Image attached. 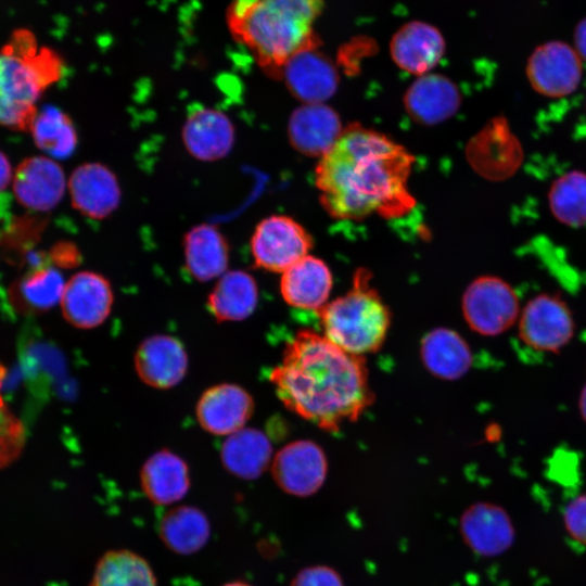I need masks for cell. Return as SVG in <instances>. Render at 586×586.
<instances>
[{
  "label": "cell",
  "mask_w": 586,
  "mask_h": 586,
  "mask_svg": "<svg viewBox=\"0 0 586 586\" xmlns=\"http://www.w3.org/2000/svg\"><path fill=\"white\" fill-rule=\"evenodd\" d=\"M412 163V155L386 136L351 126L317 165L320 202L340 219L374 213L397 217L413 205L407 189Z\"/></svg>",
  "instance_id": "7a4b0ae2"
},
{
  "label": "cell",
  "mask_w": 586,
  "mask_h": 586,
  "mask_svg": "<svg viewBox=\"0 0 586 586\" xmlns=\"http://www.w3.org/2000/svg\"><path fill=\"white\" fill-rule=\"evenodd\" d=\"M405 107L422 125H436L451 117L460 106L457 86L441 74H424L406 91Z\"/></svg>",
  "instance_id": "7402d4cb"
},
{
  "label": "cell",
  "mask_w": 586,
  "mask_h": 586,
  "mask_svg": "<svg viewBox=\"0 0 586 586\" xmlns=\"http://www.w3.org/2000/svg\"><path fill=\"white\" fill-rule=\"evenodd\" d=\"M220 459L229 473L243 480H255L272 461V445L263 431L244 426L224 441Z\"/></svg>",
  "instance_id": "484cf974"
},
{
  "label": "cell",
  "mask_w": 586,
  "mask_h": 586,
  "mask_svg": "<svg viewBox=\"0 0 586 586\" xmlns=\"http://www.w3.org/2000/svg\"><path fill=\"white\" fill-rule=\"evenodd\" d=\"M13 171L9 158L0 150V193L12 182Z\"/></svg>",
  "instance_id": "74e56055"
},
{
  "label": "cell",
  "mask_w": 586,
  "mask_h": 586,
  "mask_svg": "<svg viewBox=\"0 0 586 586\" xmlns=\"http://www.w3.org/2000/svg\"><path fill=\"white\" fill-rule=\"evenodd\" d=\"M222 586H252V585L246 584L244 582L237 581V582L227 583Z\"/></svg>",
  "instance_id": "60d3db41"
},
{
  "label": "cell",
  "mask_w": 586,
  "mask_h": 586,
  "mask_svg": "<svg viewBox=\"0 0 586 586\" xmlns=\"http://www.w3.org/2000/svg\"><path fill=\"white\" fill-rule=\"evenodd\" d=\"M28 131L36 146L53 160L69 157L77 146V132L72 119L55 106L38 110Z\"/></svg>",
  "instance_id": "f546056e"
},
{
  "label": "cell",
  "mask_w": 586,
  "mask_h": 586,
  "mask_svg": "<svg viewBox=\"0 0 586 586\" xmlns=\"http://www.w3.org/2000/svg\"><path fill=\"white\" fill-rule=\"evenodd\" d=\"M562 519L568 535L574 542L586 546V493L568 502Z\"/></svg>",
  "instance_id": "e575fe53"
},
{
  "label": "cell",
  "mask_w": 586,
  "mask_h": 586,
  "mask_svg": "<svg viewBox=\"0 0 586 586\" xmlns=\"http://www.w3.org/2000/svg\"><path fill=\"white\" fill-rule=\"evenodd\" d=\"M140 484L155 505L167 506L182 499L191 484L187 462L166 448L151 455L140 470Z\"/></svg>",
  "instance_id": "603a6c76"
},
{
  "label": "cell",
  "mask_w": 586,
  "mask_h": 586,
  "mask_svg": "<svg viewBox=\"0 0 586 586\" xmlns=\"http://www.w3.org/2000/svg\"><path fill=\"white\" fill-rule=\"evenodd\" d=\"M461 308L469 328L485 336L504 333L520 316L514 290L495 276L474 279L463 293Z\"/></svg>",
  "instance_id": "8992f818"
},
{
  "label": "cell",
  "mask_w": 586,
  "mask_h": 586,
  "mask_svg": "<svg viewBox=\"0 0 586 586\" xmlns=\"http://www.w3.org/2000/svg\"><path fill=\"white\" fill-rule=\"evenodd\" d=\"M370 277L369 271L358 269L353 286L316 311L323 335L358 356L375 353L382 347L392 320L390 308L370 284Z\"/></svg>",
  "instance_id": "5b68a950"
},
{
  "label": "cell",
  "mask_w": 586,
  "mask_h": 586,
  "mask_svg": "<svg viewBox=\"0 0 586 586\" xmlns=\"http://www.w3.org/2000/svg\"><path fill=\"white\" fill-rule=\"evenodd\" d=\"M280 78L304 103H323L334 94L339 85L334 64L318 47L294 54L282 67Z\"/></svg>",
  "instance_id": "2e32d148"
},
{
  "label": "cell",
  "mask_w": 586,
  "mask_h": 586,
  "mask_svg": "<svg viewBox=\"0 0 586 586\" xmlns=\"http://www.w3.org/2000/svg\"><path fill=\"white\" fill-rule=\"evenodd\" d=\"M552 215L561 222L578 227L586 224V174L569 171L553 181L549 191Z\"/></svg>",
  "instance_id": "1f68e13d"
},
{
  "label": "cell",
  "mask_w": 586,
  "mask_h": 586,
  "mask_svg": "<svg viewBox=\"0 0 586 586\" xmlns=\"http://www.w3.org/2000/svg\"><path fill=\"white\" fill-rule=\"evenodd\" d=\"M342 132L339 115L324 103H304L293 111L288 125L292 146L308 156L322 157Z\"/></svg>",
  "instance_id": "ffe728a7"
},
{
  "label": "cell",
  "mask_w": 586,
  "mask_h": 586,
  "mask_svg": "<svg viewBox=\"0 0 586 586\" xmlns=\"http://www.w3.org/2000/svg\"><path fill=\"white\" fill-rule=\"evenodd\" d=\"M519 318L521 341L538 352L557 353L574 334L571 310L557 295L539 294L533 297Z\"/></svg>",
  "instance_id": "ba28073f"
},
{
  "label": "cell",
  "mask_w": 586,
  "mask_h": 586,
  "mask_svg": "<svg viewBox=\"0 0 586 586\" xmlns=\"http://www.w3.org/2000/svg\"><path fill=\"white\" fill-rule=\"evenodd\" d=\"M254 399L241 385L220 383L205 390L195 406L200 426L214 435L243 429L254 412Z\"/></svg>",
  "instance_id": "4fadbf2b"
},
{
  "label": "cell",
  "mask_w": 586,
  "mask_h": 586,
  "mask_svg": "<svg viewBox=\"0 0 586 586\" xmlns=\"http://www.w3.org/2000/svg\"><path fill=\"white\" fill-rule=\"evenodd\" d=\"M446 49L442 33L426 22L411 21L393 35L390 52L394 63L403 71L424 75L438 64Z\"/></svg>",
  "instance_id": "d6986e66"
},
{
  "label": "cell",
  "mask_w": 586,
  "mask_h": 586,
  "mask_svg": "<svg viewBox=\"0 0 586 586\" xmlns=\"http://www.w3.org/2000/svg\"><path fill=\"white\" fill-rule=\"evenodd\" d=\"M328 461L323 449L313 441L297 440L283 446L271 461L276 484L285 493L307 497L323 485Z\"/></svg>",
  "instance_id": "9c48e42d"
},
{
  "label": "cell",
  "mask_w": 586,
  "mask_h": 586,
  "mask_svg": "<svg viewBox=\"0 0 586 586\" xmlns=\"http://www.w3.org/2000/svg\"><path fill=\"white\" fill-rule=\"evenodd\" d=\"M532 87L546 97L560 98L572 93L582 78V61L575 49L552 40L537 47L526 64Z\"/></svg>",
  "instance_id": "30bf717a"
},
{
  "label": "cell",
  "mask_w": 586,
  "mask_h": 586,
  "mask_svg": "<svg viewBox=\"0 0 586 586\" xmlns=\"http://www.w3.org/2000/svg\"><path fill=\"white\" fill-rule=\"evenodd\" d=\"M59 54L39 47L34 34L15 30L0 47V125L28 131L41 94L63 74Z\"/></svg>",
  "instance_id": "277c9868"
},
{
  "label": "cell",
  "mask_w": 586,
  "mask_h": 586,
  "mask_svg": "<svg viewBox=\"0 0 586 586\" xmlns=\"http://www.w3.org/2000/svg\"><path fill=\"white\" fill-rule=\"evenodd\" d=\"M164 545L179 555L201 550L211 536V525L205 513L192 506H180L166 511L158 524Z\"/></svg>",
  "instance_id": "83f0119b"
},
{
  "label": "cell",
  "mask_w": 586,
  "mask_h": 586,
  "mask_svg": "<svg viewBox=\"0 0 586 586\" xmlns=\"http://www.w3.org/2000/svg\"><path fill=\"white\" fill-rule=\"evenodd\" d=\"M183 256L189 275L200 282H207L227 271L229 245L216 226L200 224L184 234Z\"/></svg>",
  "instance_id": "cb8c5ba5"
},
{
  "label": "cell",
  "mask_w": 586,
  "mask_h": 586,
  "mask_svg": "<svg viewBox=\"0 0 586 586\" xmlns=\"http://www.w3.org/2000/svg\"><path fill=\"white\" fill-rule=\"evenodd\" d=\"M65 281L53 267H37L27 272L15 286V296L33 310H46L61 302Z\"/></svg>",
  "instance_id": "d6a6232c"
},
{
  "label": "cell",
  "mask_w": 586,
  "mask_h": 586,
  "mask_svg": "<svg viewBox=\"0 0 586 586\" xmlns=\"http://www.w3.org/2000/svg\"><path fill=\"white\" fill-rule=\"evenodd\" d=\"M323 5V0H232L227 25L265 73L280 77L294 54L319 47L314 24Z\"/></svg>",
  "instance_id": "3957f363"
},
{
  "label": "cell",
  "mask_w": 586,
  "mask_h": 586,
  "mask_svg": "<svg viewBox=\"0 0 586 586\" xmlns=\"http://www.w3.org/2000/svg\"><path fill=\"white\" fill-rule=\"evenodd\" d=\"M313 241L293 218L272 215L263 219L251 238L254 264L267 271L283 272L308 255Z\"/></svg>",
  "instance_id": "52a82bcc"
},
{
  "label": "cell",
  "mask_w": 586,
  "mask_h": 586,
  "mask_svg": "<svg viewBox=\"0 0 586 586\" xmlns=\"http://www.w3.org/2000/svg\"><path fill=\"white\" fill-rule=\"evenodd\" d=\"M55 262L65 267H72L76 265L80 255L73 244L63 243L58 246L54 253Z\"/></svg>",
  "instance_id": "8d00e7d4"
},
{
  "label": "cell",
  "mask_w": 586,
  "mask_h": 586,
  "mask_svg": "<svg viewBox=\"0 0 586 586\" xmlns=\"http://www.w3.org/2000/svg\"><path fill=\"white\" fill-rule=\"evenodd\" d=\"M113 303V289L104 276L80 271L66 281L60 305L69 324L79 329H93L107 319Z\"/></svg>",
  "instance_id": "8fae6325"
},
{
  "label": "cell",
  "mask_w": 586,
  "mask_h": 586,
  "mask_svg": "<svg viewBox=\"0 0 586 586\" xmlns=\"http://www.w3.org/2000/svg\"><path fill=\"white\" fill-rule=\"evenodd\" d=\"M67 188L73 207L91 219L106 218L120 203L118 180L101 163H85L76 167L68 178Z\"/></svg>",
  "instance_id": "9a60e30c"
},
{
  "label": "cell",
  "mask_w": 586,
  "mask_h": 586,
  "mask_svg": "<svg viewBox=\"0 0 586 586\" xmlns=\"http://www.w3.org/2000/svg\"><path fill=\"white\" fill-rule=\"evenodd\" d=\"M269 379L286 409L327 432L356 421L374 399L365 357L310 329L286 344Z\"/></svg>",
  "instance_id": "6da1fadb"
},
{
  "label": "cell",
  "mask_w": 586,
  "mask_h": 586,
  "mask_svg": "<svg viewBox=\"0 0 586 586\" xmlns=\"http://www.w3.org/2000/svg\"><path fill=\"white\" fill-rule=\"evenodd\" d=\"M332 284L328 265L306 255L282 272L280 293L288 305L317 311L328 303Z\"/></svg>",
  "instance_id": "44dd1931"
},
{
  "label": "cell",
  "mask_w": 586,
  "mask_h": 586,
  "mask_svg": "<svg viewBox=\"0 0 586 586\" xmlns=\"http://www.w3.org/2000/svg\"><path fill=\"white\" fill-rule=\"evenodd\" d=\"M291 586H344L340 574L327 565H313L301 570Z\"/></svg>",
  "instance_id": "d590c367"
},
{
  "label": "cell",
  "mask_w": 586,
  "mask_h": 586,
  "mask_svg": "<svg viewBox=\"0 0 586 586\" xmlns=\"http://www.w3.org/2000/svg\"><path fill=\"white\" fill-rule=\"evenodd\" d=\"M578 408H579V411H581V415H582L584 421L586 422V384L583 387V390L581 392V395H579Z\"/></svg>",
  "instance_id": "ab89813d"
},
{
  "label": "cell",
  "mask_w": 586,
  "mask_h": 586,
  "mask_svg": "<svg viewBox=\"0 0 586 586\" xmlns=\"http://www.w3.org/2000/svg\"><path fill=\"white\" fill-rule=\"evenodd\" d=\"M460 533L475 553L495 557L505 552L514 540V527L507 511L491 502H476L460 518Z\"/></svg>",
  "instance_id": "ac0fdd59"
},
{
  "label": "cell",
  "mask_w": 586,
  "mask_h": 586,
  "mask_svg": "<svg viewBox=\"0 0 586 586\" xmlns=\"http://www.w3.org/2000/svg\"><path fill=\"white\" fill-rule=\"evenodd\" d=\"M66 187L62 167L47 155L29 156L13 171V194L22 206L31 211L48 212L54 208Z\"/></svg>",
  "instance_id": "7c38bea8"
},
{
  "label": "cell",
  "mask_w": 586,
  "mask_h": 586,
  "mask_svg": "<svg viewBox=\"0 0 586 586\" xmlns=\"http://www.w3.org/2000/svg\"><path fill=\"white\" fill-rule=\"evenodd\" d=\"M89 586H157L148 561L130 550L106 551L98 561Z\"/></svg>",
  "instance_id": "4dcf8cb0"
},
{
  "label": "cell",
  "mask_w": 586,
  "mask_h": 586,
  "mask_svg": "<svg viewBox=\"0 0 586 586\" xmlns=\"http://www.w3.org/2000/svg\"><path fill=\"white\" fill-rule=\"evenodd\" d=\"M133 364L138 378L145 385L167 390L183 380L189 359L180 340L168 334H154L139 344Z\"/></svg>",
  "instance_id": "5bb4252c"
},
{
  "label": "cell",
  "mask_w": 586,
  "mask_h": 586,
  "mask_svg": "<svg viewBox=\"0 0 586 586\" xmlns=\"http://www.w3.org/2000/svg\"><path fill=\"white\" fill-rule=\"evenodd\" d=\"M421 360L434 377L457 380L472 365V353L466 340L456 331L440 327L431 330L421 342Z\"/></svg>",
  "instance_id": "d4e9b609"
},
{
  "label": "cell",
  "mask_w": 586,
  "mask_h": 586,
  "mask_svg": "<svg viewBox=\"0 0 586 586\" xmlns=\"http://www.w3.org/2000/svg\"><path fill=\"white\" fill-rule=\"evenodd\" d=\"M181 138L188 153L202 162L225 157L234 143V128L219 110L195 105L190 109Z\"/></svg>",
  "instance_id": "e0dca14e"
},
{
  "label": "cell",
  "mask_w": 586,
  "mask_h": 586,
  "mask_svg": "<svg viewBox=\"0 0 586 586\" xmlns=\"http://www.w3.org/2000/svg\"><path fill=\"white\" fill-rule=\"evenodd\" d=\"M575 50L581 58L586 60V17L576 26L574 33Z\"/></svg>",
  "instance_id": "f35d334b"
},
{
  "label": "cell",
  "mask_w": 586,
  "mask_h": 586,
  "mask_svg": "<svg viewBox=\"0 0 586 586\" xmlns=\"http://www.w3.org/2000/svg\"><path fill=\"white\" fill-rule=\"evenodd\" d=\"M24 437L22 423L10 412L0 396V469L20 455Z\"/></svg>",
  "instance_id": "836d02e7"
},
{
  "label": "cell",
  "mask_w": 586,
  "mask_h": 586,
  "mask_svg": "<svg viewBox=\"0 0 586 586\" xmlns=\"http://www.w3.org/2000/svg\"><path fill=\"white\" fill-rule=\"evenodd\" d=\"M520 154L517 140L499 122L486 128L472 145L474 166L488 177L509 175L517 168Z\"/></svg>",
  "instance_id": "f1b7e54d"
},
{
  "label": "cell",
  "mask_w": 586,
  "mask_h": 586,
  "mask_svg": "<svg viewBox=\"0 0 586 586\" xmlns=\"http://www.w3.org/2000/svg\"><path fill=\"white\" fill-rule=\"evenodd\" d=\"M258 303V288L244 270L226 271L207 297V307L218 322L241 321L250 317Z\"/></svg>",
  "instance_id": "4316f807"
}]
</instances>
